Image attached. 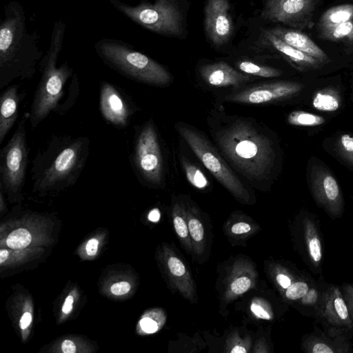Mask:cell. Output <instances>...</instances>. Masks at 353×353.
Returning <instances> with one entry per match:
<instances>
[{
    "label": "cell",
    "instance_id": "cell-1",
    "mask_svg": "<svg viewBox=\"0 0 353 353\" xmlns=\"http://www.w3.org/2000/svg\"><path fill=\"white\" fill-rule=\"evenodd\" d=\"M207 123L212 142L236 173L256 188L272 182L278 148L264 124L218 108L210 112Z\"/></svg>",
    "mask_w": 353,
    "mask_h": 353
},
{
    "label": "cell",
    "instance_id": "cell-2",
    "mask_svg": "<svg viewBox=\"0 0 353 353\" xmlns=\"http://www.w3.org/2000/svg\"><path fill=\"white\" fill-rule=\"evenodd\" d=\"M66 28L63 19L54 23L48 48L39 63L40 79L28 114L32 130L52 113L65 114L74 104L68 98L77 101L79 97L78 74L66 61L57 65Z\"/></svg>",
    "mask_w": 353,
    "mask_h": 353
},
{
    "label": "cell",
    "instance_id": "cell-3",
    "mask_svg": "<svg viewBox=\"0 0 353 353\" xmlns=\"http://www.w3.org/2000/svg\"><path fill=\"white\" fill-rule=\"evenodd\" d=\"M43 56L37 33L27 25L23 6L8 1L0 24V89L17 79H32Z\"/></svg>",
    "mask_w": 353,
    "mask_h": 353
},
{
    "label": "cell",
    "instance_id": "cell-4",
    "mask_svg": "<svg viewBox=\"0 0 353 353\" xmlns=\"http://www.w3.org/2000/svg\"><path fill=\"white\" fill-rule=\"evenodd\" d=\"M90 143L87 136L52 135L32 161L33 189L46 192L74 185L85 168Z\"/></svg>",
    "mask_w": 353,
    "mask_h": 353
},
{
    "label": "cell",
    "instance_id": "cell-5",
    "mask_svg": "<svg viewBox=\"0 0 353 353\" xmlns=\"http://www.w3.org/2000/svg\"><path fill=\"white\" fill-rule=\"evenodd\" d=\"M94 48L105 65L129 79L156 87L168 86L172 82L165 66L128 42L103 38L95 42Z\"/></svg>",
    "mask_w": 353,
    "mask_h": 353
},
{
    "label": "cell",
    "instance_id": "cell-6",
    "mask_svg": "<svg viewBox=\"0 0 353 353\" xmlns=\"http://www.w3.org/2000/svg\"><path fill=\"white\" fill-rule=\"evenodd\" d=\"M118 12L142 28L165 37H179L184 32L185 17L177 0H141L132 6L120 0H108Z\"/></svg>",
    "mask_w": 353,
    "mask_h": 353
},
{
    "label": "cell",
    "instance_id": "cell-7",
    "mask_svg": "<svg viewBox=\"0 0 353 353\" xmlns=\"http://www.w3.org/2000/svg\"><path fill=\"white\" fill-rule=\"evenodd\" d=\"M179 134L212 175L233 195L248 200V189L218 148L206 135L193 125L182 121L174 124Z\"/></svg>",
    "mask_w": 353,
    "mask_h": 353
},
{
    "label": "cell",
    "instance_id": "cell-8",
    "mask_svg": "<svg viewBox=\"0 0 353 353\" xmlns=\"http://www.w3.org/2000/svg\"><path fill=\"white\" fill-rule=\"evenodd\" d=\"M129 159L140 182L152 187L164 184V159L159 133L152 119L134 126Z\"/></svg>",
    "mask_w": 353,
    "mask_h": 353
},
{
    "label": "cell",
    "instance_id": "cell-9",
    "mask_svg": "<svg viewBox=\"0 0 353 353\" xmlns=\"http://www.w3.org/2000/svg\"><path fill=\"white\" fill-rule=\"evenodd\" d=\"M22 118L7 143L0 150V188L10 196L21 193L26 182L30 148Z\"/></svg>",
    "mask_w": 353,
    "mask_h": 353
},
{
    "label": "cell",
    "instance_id": "cell-10",
    "mask_svg": "<svg viewBox=\"0 0 353 353\" xmlns=\"http://www.w3.org/2000/svg\"><path fill=\"white\" fill-rule=\"evenodd\" d=\"M303 88V83L291 81L249 83L231 89L223 97V100L239 104L265 105L290 99L299 94Z\"/></svg>",
    "mask_w": 353,
    "mask_h": 353
},
{
    "label": "cell",
    "instance_id": "cell-11",
    "mask_svg": "<svg viewBox=\"0 0 353 353\" xmlns=\"http://www.w3.org/2000/svg\"><path fill=\"white\" fill-rule=\"evenodd\" d=\"M299 252L310 272L322 276L323 238L319 220L310 212L300 215L296 226Z\"/></svg>",
    "mask_w": 353,
    "mask_h": 353
},
{
    "label": "cell",
    "instance_id": "cell-12",
    "mask_svg": "<svg viewBox=\"0 0 353 353\" xmlns=\"http://www.w3.org/2000/svg\"><path fill=\"white\" fill-rule=\"evenodd\" d=\"M319 0H264L261 17L301 30L313 26V14Z\"/></svg>",
    "mask_w": 353,
    "mask_h": 353
},
{
    "label": "cell",
    "instance_id": "cell-13",
    "mask_svg": "<svg viewBox=\"0 0 353 353\" xmlns=\"http://www.w3.org/2000/svg\"><path fill=\"white\" fill-rule=\"evenodd\" d=\"M313 198L332 220L341 218L344 212L342 191L334 176L322 165H313L310 174Z\"/></svg>",
    "mask_w": 353,
    "mask_h": 353
},
{
    "label": "cell",
    "instance_id": "cell-14",
    "mask_svg": "<svg viewBox=\"0 0 353 353\" xmlns=\"http://www.w3.org/2000/svg\"><path fill=\"white\" fill-rule=\"evenodd\" d=\"M99 110L106 121L116 128H125L139 111V108L119 87L108 81H101Z\"/></svg>",
    "mask_w": 353,
    "mask_h": 353
},
{
    "label": "cell",
    "instance_id": "cell-15",
    "mask_svg": "<svg viewBox=\"0 0 353 353\" xmlns=\"http://www.w3.org/2000/svg\"><path fill=\"white\" fill-rule=\"evenodd\" d=\"M230 0H207L204 10V27L210 43L216 48L226 45L232 39L234 25Z\"/></svg>",
    "mask_w": 353,
    "mask_h": 353
},
{
    "label": "cell",
    "instance_id": "cell-16",
    "mask_svg": "<svg viewBox=\"0 0 353 353\" xmlns=\"http://www.w3.org/2000/svg\"><path fill=\"white\" fill-rule=\"evenodd\" d=\"M319 37L330 41L353 43V4L345 3L325 11L317 23Z\"/></svg>",
    "mask_w": 353,
    "mask_h": 353
},
{
    "label": "cell",
    "instance_id": "cell-17",
    "mask_svg": "<svg viewBox=\"0 0 353 353\" xmlns=\"http://www.w3.org/2000/svg\"><path fill=\"white\" fill-rule=\"evenodd\" d=\"M316 319L334 327L353 329V321L339 286L327 283L322 295Z\"/></svg>",
    "mask_w": 353,
    "mask_h": 353
},
{
    "label": "cell",
    "instance_id": "cell-18",
    "mask_svg": "<svg viewBox=\"0 0 353 353\" xmlns=\"http://www.w3.org/2000/svg\"><path fill=\"white\" fill-rule=\"evenodd\" d=\"M198 74L201 81L212 88H238L258 79L235 69L224 61L203 64L199 66Z\"/></svg>",
    "mask_w": 353,
    "mask_h": 353
},
{
    "label": "cell",
    "instance_id": "cell-19",
    "mask_svg": "<svg viewBox=\"0 0 353 353\" xmlns=\"http://www.w3.org/2000/svg\"><path fill=\"white\" fill-rule=\"evenodd\" d=\"M256 44L261 49H266L281 55L299 70L319 69L325 64L319 59L288 45L267 28L261 30Z\"/></svg>",
    "mask_w": 353,
    "mask_h": 353
},
{
    "label": "cell",
    "instance_id": "cell-20",
    "mask_svg": "<svg viewBox=\"0 0 353 353\" xmlns=\"http://www.w3.org/2000/svg\"><path fill=\"white\" fill-rule=\"evenodd\" d=\"M26 95L19 92L18 85H9L0 96V144L15 124L21 101Z\"/></svg>",
    "mask_w": 353,
    "mask_h": 353
},
{
    "label": "cell",
    "instance_id": "cell-21",
    "mask_svg": "<svg viewBox=\"0 0 353 353\" xmlns=\"http://www.w3.org/2000/svg\"><path fill=\"white\" fill-rule=\"evenodd\" d=\"M267 29L288 45L319 59L325 64L330 61L327 54L308 36L300 30L280 26Z\"/></svg>",
    "mask_w": 353,
    "mask_h": 353
},
{
    "label": "cell",
    "instance_id": "cell-22",
    "mask_svg": "<svg viewBox=\"0 0 353 353\" xmlns=\"http://www.w3.org/2000/svg\"><path fill=\"white\" fill-rule=\"evenodd\" d=\"M303 348L308 353H336L347 352V347L335 343L322 335L314 333L307 334L303 343Z\"/></svg>",
    "mask_w": 353,
    "mask_h": 353
},
{
    "label": "cell",
    "instance_id": "cell-23",
    "mask_svg": "<svg viewBox=\"0 0 353 353\" xmlns=\"http://www.w3.org/2000/svg\"><path fill=\"white\" fill-rule=\"evenodd\" d=\"M312 104L317 110L334 112L340 107L341 97L336 90L332 88H326L315 93Z\"/></svg>",
    "mask_w": 353,
    "mask_h": 353
},
{
    "label": "cell",
    "instance_id": "cell-24",
    "mask_svg": "<svg viewBox=\"0 0 353 353\" xmlns=\"http://www.w3.org/2000/svg\"><path fill=\"white\" fill-rule=\"evenodd\" d=\"M236 67L239 71L256 77L275 78L283 74V71L279 69L245 59L238 61Z\"/></svg>",
    "mask_w": 353,
    "mask_h": 353
},
{
    "label": "cell",
    "instance_id": "cell-25",
    "mask_svg": "<svg viewBox=\"0 0 353 353\" xmlns=\"http://www.w3.org/2000/svg\"><path fill=\"white\" fill-rule=\"evenodd\" d=\"M181 165L188 181L195 188L202 190L209 185V181L201 170L183 157L181 159Z\"/></svg>",
    "mask_w": 353,
    "mask_h": 353
},
{
    "label": "cell",
    "instance_id": "cell-26",
    "mask_svg": "<svg viewBox=\"0 0 353 353\" xmlns=\"http://www.w3.org/2000/svg\"><path fill=\"white\" fill-rule=\"evenodd\" d=\"M287 121L290 125L304 127L318 126L325 122L323 117L303 110L291 112Z\"/></svg>",
    "mask_w": 353,
    "mask_h": 353
},
{
    "label": "cell",
    "instance_id": "cell-27",
    "mask_svg": "<svg viewBox=\"0 0 353 353\" xmlns=\"http://www.w3.org/2000/svg\"><path fill=\"white\" fill-rule=\"evenodd\" d=\"M32 236L25 228H18L12 231L6 239L7 245L12 249H23L31 242Z\"/></svg>",
    "mask_w": 353,
    "mask_h": 353
},
{
    "label": "cell",
    "instance_id": "cell-28",
    "mask_svg": "<svg viewBox=\"0 0 353 353\" xmlns=\"http://www.w3.org/2000/svg\"><path fill=\"white\" fill-rule=\"evenodd\" d=\"M337 150L339 154L353 166V136L344 134L337 141Z\"/></svg>",
    "mask_w": 353,
    "mask_h": 353
},
{
    "label": "cell",
    "instance_id": "cell-29",
    "mask_svg": "<svg viewBox=\"0 0 353 353\" xmlns=\"http://www.w3.org/2000/svg\"><path fill=\"white\" fill-rule=\"evenodd\" d=\"M188 226L192 239L196 242L202 241L204 235V230L200 221L192 218L189 220Z\"/></svg>",
    "mask_w": 353,
    "mask_h": 353
},
{
    "label": "cell",
    "instance_id": "cell-30",
    "mask_svg": "<svg viewBox=\"0 0 353 353\" xmlns=\"http://www.w3.org/2000/svg\"><path fill=\"white\" fill-rule=\"evenodd\" d=\"M350 317L353 321V284L344 283L341 287Z\"/></svg>",
    "mask_w": 353,
    "mask_h": 353
},
{
    "label": "cell",
    "instance_id": "cell-31",
    "mask_svg": "<svg viewBox=\"0 0 353 353\" xmlns=\"http://www.w3.org/2000/svg\"><path fill=\"white\" fill-rule=\"evenodd\" d=\"M251 285V281L246 276L239 277L235 279L231 284L232 292L240 294L245 292Z\"/></svg>",
    "mask_w": 353,
    "mask_h": 353
},
{
    "label": "cell",
    "instance_id": "cell-32",
    "mask_svg": "<svg viewBox=\"0 0 353 353\" xmlns=\"http://www.w3.org/2000/svg\"><path fill=\"white\" fill-rule=\"evenodd\" d=\"M168 265L170 272L176 276H181L185 272V265L176 257H170L168 261Z\"/></svg>",
    "mask_w": 353,
    "mask_h": 353
},
{
    "label": "cell",
    "instance_id": "cell-33",
    "mask_svg": "<svg viewBox=\"0 0 353 353\" xmlns=\"http://www.w3.org/2000/svg\"><path fill=\"white\" fill-rule=\"evenodd\" d=\"M174 226L179 236L186 238L188 235V226L181 216H175L173 219Z\"/></svg>",
    "mask_w": 353,
    "mask_h": 353
},
{
    "label": "cell",
    "instance_id": "cell-34",
    "mask_svg": "<svg viewBox=\"0 0 353 353\" xmlns=\"http://www.w3.org/2000/svg\"><path fill=\"white\" fill-rule=\"evenodd\" d=\"M130 290V285L126 281L115 283L110 287L111 292L118 296L126 294Z\"/></svg>",
    "mask_w": 353,
    "mask_h": 353
},
{
    "label": "cell",
    "instance_id": "cell-35",
    "mask_svg": "<svg viewBox=\"0 0 353 353\" xmlns=\"http://www.w3.org/2000/svg\"><path fill=\"white\" fill-rule=\"evenodd\" d=\"M140 326L146 333H154L158 329L157 322L148 317L143 318L140 321Z\"/></svg>",
    "mask_w": 353,
    "mask_h": 353
},
{
    "label": "cell",
    "instance_id": "cell-36",
    "mask_svg": "<svg viewBox=\"0 0 353 353\" xmlns=\"http://www.w3.org/2000/svg\"><path fill=\"white\" fill-rule=\"evenodd\" d=\"M251 230L250 225L245 222H239L232 225L231 231L234 234H239L248 232Z\"/></svg>",
    "mask_w": 353,
    "mask_h": 353
},
{
    "label": "cell",
    "instance_id": "cell-37",
    "mask_svg": "<svg viewBox=\"0 0 353 353\" xmlns=\"http://www.w3.org/2000/svg\"><path fill=\"white\" fill-rule=\"evenodd\" d=\"M250 308L252 312L258 317L266 320L270 319V314L265 310H264L263 308L261 307L260 305L256 303H252L251 305Z\"/></svg>",
    "mask_w": 353,
    "mask_h": 353
},
{
    "label": "cell",
    "instance_id": "cell-38",
    "mask_svg": "<svg viewBox=\"0 0 353 353\" xmlns=\"http://www.w3.org/2000/svg\"><path fill=\"white\" fill-rule=\"evenodd\" d=\"M99 241L97 239L93 238L88 241L86 244V252L90 256L94 255L98 250Z\"/></svg>",
    "mask_w": 353,
    "mask_h": 353
},
{
    "label": "cell",
    "instance_id": "cell-39",
    "mask_svg": "<svg viewBox=\"0 0 353 353\" xmlns=\"http://www.w3.org/2000/svg\"><path fill=\"white\" fill-rule=\"evenodd\" d=\"M61 349L64 353H74L77 350L74 343L70 340H65L62 343Z\"/></svg>",
    "mask_w": 353,
    "mask_h": 353
},
{
    "label": "cell",
    "instance_id": "cell-40",
    "mask_svg": "<svg viewBox=\"0 0 353 353\" xmlns=\"http://www.w3.org/2000/svg\"><path fill=\"white\" fill-rule=\"evenodd\" d=\"M32 322V315L30 312H25L19 321L20 327L24 330L28 327Z\"/></svg>",
    "mask_w": 353,
    "mask_h": 353
},
{
    "label": "cell",
    "instance_id": "cell-41",
    "mask_svg": "<svg viewBox=\"0 0 353 353\" xmlns=\"http://www.w3.org/2000/svg\"><path fill=\"white\" fill-rule=\"evenodd\" d=\"M73 296L69 295L65 299L64 303L62 306V312L65 314H68L72 309Z\"/></svg>",
    "mask_w": 353,
    "mask_h": 353
},
{
    "label": "cell",
    "instance_id": "cell-42",
    "mask_svg": "<svg viewBox=\"0 0 353 353\" xmlns=\"http://www.w3.org/2000/svg\"><path fill=\"white\" fill-rule=\"evenodd\" d=\"M148 219L152 222H157L160 219V213L158 209L152 210L148 214Z\"/></svg>",
    "mask_w": 353,
    "mask_h": 353
},
{
    "label": "cell",
    "instance_id": "cell-43",
    "mask_svg": "<svg viewBox=\"0 0 353 353\" xmlns=\"http://www.w3.org/2000/svg\"><path fill=\"white\" fill-rule=\"evenodd\" d=\"M8 257V252L6 250H0V263L2 264Z\"/></svg>",
    "mask_w": 353,
    "mask_h": 353
},
{
    "label": "cell",
    "instance_id": "cell-44",
    "mask_svg": "<svg viewBox=\"0 0 353 353\" xmlns=\"http://www.w3.org/2000/svg\"><path fill=\"white\" fill-rule=\"evenodd\" d=\"M246 352H247L246 349L240 345L234 346L231 350L232 353H245Z\"/></svg>",
    "mask_w": 353,
    "mask_h": 353
}]
</instances>
